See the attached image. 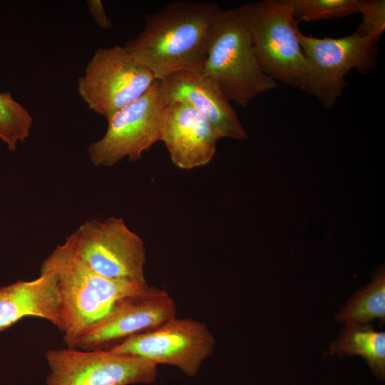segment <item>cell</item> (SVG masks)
<instances>
[{"label":"cell","instance_id":"1","mask_svg":"<svg viewBox=\"0 0 385 385\" xmlns=\"http://www.w3.org/2000/svg\"><path fill=\"white\" fill-rule=\"evenodd\" d=\"M222 10L211 2L168 3L148 14L141 32L123 46L157 80L180 71H201L212 28Z\"/></svg>","mask_w":385,"mask_h":385},{"label":"cell","instance_id":"2","mask_svg":"<svg viewBox=\"0 0 385 385\" xmlns=\"http://www.w3.org/2000/svg\"><path fill=\"white\" fill-rule=\"evenodd\" d=\"M40 272H52L57 276L61 332L69 348L120 301L150 288L148 284L111 279L94 272L66 242L43 261Z\"/></svg>","mask_w":385,"mask_h":385},{"label":"cell","instance_id":"3","mask_svg":"<svg viewBox=\"0 0 385 385\" xmlns=\"http://www.w3.org/2000/svg\"><path fill=\"white\" fill-rule=\"evenodd\" d=\"M200 71L241 106L278 86L260 68L242 5L222 9L217 16Z\"/></svg>","mask_w":385,"mask_h":385},{"label":"cell","instance_id":"4","mask_svg":"<svg viewBox=\"0 0 385 385\" xmlns=\"http://www.w3.org/2000/svg\"><path fill=\"white\" fill-rule=\"evenodd\" d=\"M297 37L307 64L299 88L326 109L337 103L349 72L354 69L365 75L376 66L377 42L357 31L340 38H317L298 29Z\"/></svg>","mask_w":385,"mask_h":385},{"label":"cell","instance_id":"5","mask_svg":"<svg viewBox=\"0 0 385 385\" xmlns=\"http://www.w3.org/2000/svg\"><path fill=\"white\" fill-rule=\"evenodd\" d=\"M242 6L262 71L276 82L299 88L307 64L291 0H265Z\"/></svg>","mask_w":385,"mask_h":385},{"label":"cell","instance_id":"6","mask_svg":"<svg viewBox=\"0 0 385 385\" xmlns=\"http://www.w3.org/2000/svg\"><path fill=\"white\" fill-rule=\"evenodd\" d=\"M157 79L123 46L97 49L78 77L79 96L106 120L146 93Z\"/></svg>","mask_w":385,"mask_h":385},{"label":"cell","instance_id":"7","mask_svg":"<svg viewBox=\"0 0 385 385\" xmlns=\"http://www.w3.org/2000/svg\"><path fill=\"white\" fill-rule=\"evenodd\" d=\"M66 242L94 272L111 279L147 284L143 241L122 218L87 221Z\"/></svg>","mask_w":385,"mask_h":385},{"label":"cell","instance_id":"8","mask_svg":"<svg viewBox=\"0 0 385 385\" xmlns=\"http://www.w3.org/2000/svg\"><path fill=\"white\" fill-rule=\"evenodd\" d=\"M45 359L50 370L46 385L150 384L157 375L155 364L109 349H49Z\"/></svg>","mask_w":385,"mask_h":385},{"label":"cell","instance_id":"9","mask_svg":"<svg viewBox=\"0 0 385 385\" xmlns=\"http://www.w3.org/2000/svg\"><path fill=\"white\" fill-rule=\"evenodd\" d=\"M158 80L142 96L107 119L104 135L92 143L88 153L96 166H113L125 158L135 161L160 141L165 104L158 92Z\"/></svg>","mask_w":385,"mask_h":385},{"label":"cell","instance_id":"10","mask_svg":"<svg viewBox=\"0 0 385 385\" xmlns=\"http://www.w3.org/2000/svg\"><path fill=\"white\" fill-rule=\"evenodd\" d=\"M215 346V337L205 323L174 317L158 327L132 336L108 349L155 365H173L193 376L213 354Z\"/></svg>","mask_w":385,"mask_h":385},{"label":"cell","instance_id":"11","mask_svg":"<svg viewBox=\"0 0 385 385\" xmlns=\"http://www.w3.org/2000/svg\"><path fill=\"white\" fill-rule=\"evenodd\" d=\"M176 312L175 302L166 290L150 287L145 293L120 301L73 348L111 349L132 336L158 327L175 317Z\"/></svg>","mask_w":385,"mask_h":385},{"label":"cell","instance_id":"12","mask_svg":"<svg viewBox=\"0 0 385 385\" xmlns=\"http://www.w3.org/2000/svg\"><path fill=\"white\" fill-rule=\"evenodd\" d=\"M158 92L165 105L177 101L200 113L212 125L218 139L247 137L230 102L200 71H180L158 80Z\"/></svg>","mask_w":385,"mask_h":385},{"label":"cell","instance_id":"13","mask_svg":"<svg viewBox=\"0 0 385 385\" xmlns=\"http://www.w3.org/2000/svg\"><path fill=\"white\" fill-rule=\"evenodd\" d=\"M218 140L210 123L192 108L177 101L165 105L160 141L175 166L190 170L207 164Z\"/></svg>","mask_w":385,"mask_h":385},{"label":"cell","instance_id":"14","mask_svg":"<svg viewBox=\"0 0 385 385\" xmlns=\"http://www.w3.org/2000/svg\"><path fill=\"white\" fill-rule=\"evenodd\" d=\"M57 282L53 272H42L35 279L19 280L0 287V332L26 317L46 319L61 332Z\"/></svg>","mask_w":385,"mask_h":385},{"label":"cell","instance_id":"15","mask_svg":"<svg viewBox=\"0 0 385 385\" xmlns=\"http://www.w3.org/2000/svg\"><path fill=\"white\" fill-rule=\"evenodd\" d=\"M329 354L335 356H362L374 376L385 379V333L375 331L369 324L345 325L338 338L329 347Z\"/></svg>","mask_w":385,"mask_h":385},{"label":"cell","instance_id":"16","mask_svg":"<svg viewBox=\"0 0 385 385\" xmlns=\"http://www.w3.org/2000/svg\"><path fill=\"white\" fill-rule=\"evenodd\" d=\"M385 319V272L381 267L371 282L358 290L336 316L345 325L369 324L374 319Z\"/></svg>","mask_w":385,"mask_h":385},{"label":"cell","instance_id":"17","mask_svg":"<svg viewBox=\"0 0 385 385\" xmlns=\"http://www.w3.org/2000/svg\"><path fill=\"white\" fill-rule=\"evenodd\" d=\"M33 118L9 92L0 93V139L11 151L30 135Z\"/></svg>","mask_w":385,"mask_h":385},{"label":"cell","instance_id":"18","mask_svg":"<svg viewBox=\"0 0 385 385\" xmlns=\"http://www.w3.org/2000/svg\"><path fill=\"white\" fill-rule=\"evenodd\" d=\"M296 21L327 20L359 13L361 0H291Z\"/></svg>","mask_w":385,"mask_h":385},{"label":"cell","instance_id":"19","mask_svg":"<svg viewBox=\"0 0 385 385\" xmlns=\"http://www.w3.org/2000/svg\"><path fill=\"white\" fill-rule=\"evenodd\" d=\"M359 13L362 21L356 31L377 42L385 31V1L361 0Z\"/></svg>","mask_w":385,"mask_h":385},{"label":"cell","instance_id":"20","mask_svg":"<svg viewBox=\"0 0 385 385\" xmlns=\"http://www.w3.org/2000/svg\"><path fill=\"white\" fill-rule=\"evenodd\" d=\"M86 5L93 21L100 28L107 30L113 27V23L107 16L101 0H88Z\"/></svg>","mask_w":385,"mask_h":385}]
</instances>
